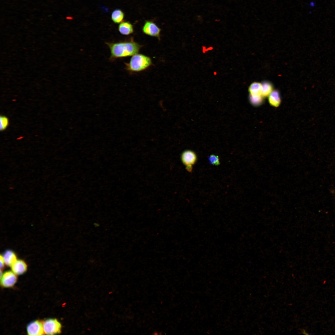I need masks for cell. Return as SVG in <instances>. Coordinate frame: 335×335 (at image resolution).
<instances>
[{
	"mask_svg": "<svg viewBox=\"0 0 335 335\" xmlns=\"http://www.w3.org/2000/svg\"><path fill=\"white\" fill-rule=\"evenodd\" d=\"M27 331L29 335H39L44 334L42 323L39 320L34 321L29 323L27 326Z\"/></svg>",
	"mask_w": 335,
	"mask_h": 335,
	"instance_id": "7",
	"label": "cell"
},
{
	"mask_svg": "<svg viewBox=\"0 0 335 335\" xmlns=\"http://www.w3.org/2000/svg\"><path fill=\"white\" fill-rule=\"evenodd\" d=\"M0 129L1 131H3L7 128L8 125V119L6 117L2 116H0Z\"/></svg>",
	"mask_w": 335,
	"mask_h": 335,
	"instance_id": "16",
	"label": "cell"
},
{
	"mask_svg": "<svg viewBox=\"0 0 335 335\" xmlns=\"http://www.w3.org/2000/svg\"><path fill=\"white\" fill-rule=\"evenodd\" d=\"M268 97V102L271 105L275 107L279 106L281 99L278 90H273Z\"/></svg>",
	"mask_w": 335,
	"mask_h": 335,
	"instance_id": "10",
	"label": "cell"
},
{
	"mask_svg": "<svg viewBox=\"0 0 335 335\" xmlns=\"http://www.w3.org/2000/svg\"><path fill=\"white\" fill-rule=\"evenodd\" d=\"M2 256L5 264L8 266H11L17 260L16 255L11 251H6Z\"/></svg>",
	"mask_w": 335,
	"mask_h": 335,
	"instance_id": "11",
	"label": "cell"
},
{
	"mask_svg": "<svg viewBox=\"0 0 335 335\" xmlns=\"http://www.w3.org/2000/svg\"><path fill=\"white\" fill-rule=\"evenodd\" d=\"M12 271L16 275H21L27 270L26 263L21 260H16L11 266Z\"/></svg>",
	"mask_w": 335,
	"mask_h": 335,
	"instance_id": "8",
	"label": "cell"
},
{
	"mask_svg": "<svg viewBox=\"0 0 335 335\" xmlns=\"http://www.w3.org/2000/svg\"><path fill=\"white\" fill-rule=\"evenodd\" d=\"M12 271H7L2 274L1 278V284L4 287L13 286L17 280V276Z\"/></svg>",
	"mask_w": 335,
	"mask_h": 335,
	"instance_id": "6",
	"label": "cell"
},
{
	"mask_svg": "<svg viewBox=\"0 0 335 335\" xmlns=\"http://www.w3.org/2000/svg\"><path fill=\"white\" fill-rule=\"evenodd\" d=\"M124 17V13L120 9L114 10L112 12L111 16L112 20L116 24L120 23L122 22Z\"/></svg>",
	"mask_w": 335,
	"mask_h": 335,
	"instance_id": "12",
	"label": "cell"
},
{
	"mask_svg": "<svg viewBox=\"0 0 335 335\" xmlns=\"http://www.w3.org/2000/svg\"><path fill=\"white\" fill-rule=\"evenodd\" d=\"M248 91L250 95L262 96L261 83L257 82L252 83L249 87Z\"/></svg>",
	"mask_w": 335,
	"mask_h": 335,
	"instance_id": "13",
	"label": "cell"
},
{
	"mask_svg": "<svg viewBox=\"0 0 335 335\" xmlns=\"http://www.w3.org/2000/svg\"><path fill=\"white\" fill-rule=\"evenodd\" d=\"M44 333L47 335H53L61 332V324L55 319H49L43 323Z\"/></svg>",
	"mask_w": 335,
	"mask_h": 335,
	"instance_id": "3",
	"label": "cell"
},
{
	"mask_svg": "<svg viewBox=\"0 0 335 335\" xmlns=\"http://www.w3.org/2000/svg\"><path fill=\"white\" fill-rule=\"evenodd\" d=\"M0 268L1 269L3 268L4 267V265L5 264L4 262L2 256H0Z\"/></svg>",
	"mask_w": 335,
	"mask_h": 335,
	"instance_id": "18",
	"label": "cell"
},
{
	"mask_svg": "<svg viewBox=\"0 0 335 335\" xmlns=\"http://www.w3.org/2000/svg\"><path fill=\"white\" fill-rule=\"evenodd\" d=\"M264 97L261 95H249V100L251 104L255 106L260 105L264 101Z\"/></svg>",
	"mask_w": 335,
	"mask_h": 335,
	"instance_id": "15",
	"label": "cell"
},
{
	"mask_svg": "<svg viewBox=\"0 0 335 335\" xmlns=\"http://www.w3.org/2000/svg\"><path fill=\"white\" fill-rule=\"evenodd\" d=\"M273 90V86L270 82H264L261 83V94L264 98L268 97Z\"/></svg>",
	"mask_w": 335,
	"mask_h": 335,
	"instance_id": "14",
	"label": "cell"
},
{
	"mask_svg": "<svg viewBox=\"0 0 335 335\" xmlns=\"http://www.w3.org/2000/svg\"><path fill=\"white\" fill-rule=\"evenodd\" d=\"M197 157L195 153L192 151L187 150L183 151L181 155V161L189 172L192 170V166L195 163Z\"/></svg>",
	"mask_w": 335,
	"mask_h": 335,
	"instance_id": "4",
	"label": "cell"
},
{
	"mask_svg": "<svg viewBox=\"0 0 335 335\" xmlns=\"http://www.w3.org/2000/svg\"><path fill=\"white\" fill-rule=\"evenodd\" d=\"M210 164L213 165L218 166L220 164L219 156L214 154L210 155L208 158Z\"/></svg>",
	"mask_w": 335,
	"mask_h": 335,
	"instance_id": "17",
	"label": "cell"
},
{
	"mask_svg": "<svg viewBox=\"0 0 335 335\" xmlns=\"http://www.w3.org/2000/svg\"><path fill=\"white\" fill-rule=\"evenodd\" d=\"M161 29L152 21L146 20L142 28L143 32L150 36L160 38Z\"/></svg>",
	"mask_w": 335,
	"mask_h": 335,
	"instance_id": "5",
	"label": "cell"
},
{
	"mask_svg": "<svg viewBox=\"0 0 335 335\" xmlns=\"http://www.w3.org/2000/svg\"><path fill=\"white\" fill-rule=\"evenodd\" d=\"M106 44L110 50V59L111 61L137 54L141 47L132 39L128 41L117 42H106Z\"/></svg>",
	"mask_w": 335,
	"mask_h": 335,
	"instance_id": "1",
	"label": "cell"
},
{
	"mask_svg": "<svg viewBox=\"0 0 335 335\" xmlns=\"http://www.w3.org/2000/svg\"><path fill=\"white\" fill-rule=\"evenodd\" d=\"M152 64L150 57L145 55L136 54L131 58L129 63L125 64L126 69L132 72H139L144 70Z\"/></svg>",
	"mask_w": 335,
	"mask_h": 335,
	"instance_id": "2",
	"label": "cell"
},
{
	"mask_svg": "<svg viewBox=\"0 0 335 335\" xmlns=\"http://www.w3.org/2000/svg\"><path fill=\"white\" fill-rule=\"evenodd\" d=\"M118 29L121 34L125 35H130L134 31L133 25L128 21H123L120 23Z\"/></svg>",
	"mask_w": 335,
	"mask_h": 335,
	"instance_id": "9",
	"label": "cell"
}]
</instances>
